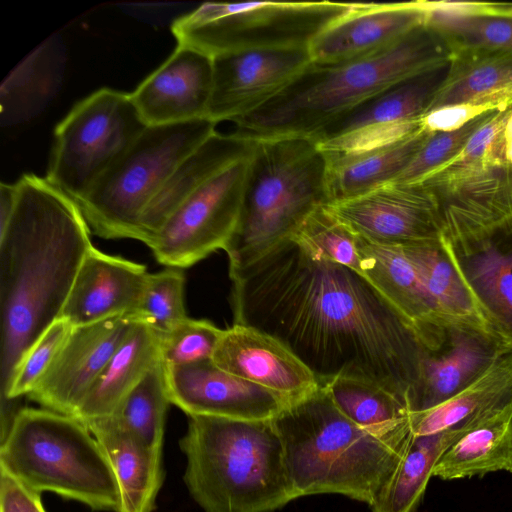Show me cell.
<instances>
[{
    "mask_svg": "<svg viewBox=\"0 0 512 512\" xmlns=\"http://www.w3.org/2000/svg\"><path fill=\"white\" fill-rule=\"evenodd\" d=\"M229 274L234 324L278 339L319 385L364 380L407 406L428 347L363 275L315 258L291 237Z\"/></svg>",
    "mask_w": 512,
    "mask_h": 512,
    "instance_id": "cell-1",
    "label": "cell"
},
{
    "mask_svg": "<svg viewBox=\"0 0 512 512\" xmlns=\"http://www.w3.org/2000/svg\"><path fill=\"white\" fill-rule=\"evenodd\" d=\"M0 228V403L31 346L61 316L93 247L77 203L46 177L22 175Z\"/></svg>",
    "mask_w": 512,
    "mask_h": 512,
    "instance_id": "cell-2",
    "label": "cell"
},
{
    "mask_svg": "<svg viewBox=\"0 0 512 512\" xmlns=\"http://www.w3.org/2000/svg\"><path fill=\"white\" fill-rule=\"evenodd\" d=\"M451 50L422 25L379 53L360 59L311 62L281 93L234 123V135L262 140L314 138L336 119L390 86L448 66Z\"/></svg>",
    "mask_w": 512,
    "mask_h": 512,
    "instance_id": "cell-3",
    "label": "cell"
},
{
    "mask_svg": "<svg viewBox=\"0 0 512 512\" xmlns=\"http://www.w3.org/2000/svg\"><path fill=\"white\" fill-rule=\"evenodd\" d=\"M296 498L340 494L369 505L410 436L381 438L356 425L322 386L272 419Z\"/></svg>",
    "mask_w": 512,
    "mask_h": 512,
    "instance_id": "cell-4",
    "label": "cell"
},
{
    "mask_svg": "<svg viewBox=\"0 0 512 512\" xmlns=\"http://www.w3.org/2000/svg\"><path fill=\"white\" fill-rule=\"evenodd\" d=\"M184 482L205 512H273L296 499L272 420L189 416Z\"/></svg>",
    "mask_w": 512,
    "mask_h": 512,
    "instance_id": "cell-5",
    "label": "cell"
},
{
    "mask_svg": "<svg viewBox=\"0 0 512 512\" xmlns=\"http://www.w3.org/2000/svg\"><path fill=\"white\" fill-rule=\"evenodd\" d=\"M430 191L440 208L444 248L490 329L512 349V167Z\"/></svg>",
    "mask_w": 512,
    "mask_h": 512,
    "instance_id": "cell-6",
    "label": "cell"
},
{
    "mask_svg": "<svg viewBox=\"0 0 512 512\" xmlns=\"http://www.w3.org/2000/svg\"><path fill=\"white\" fill-rule=\"evenodd\" d=\"M326 204L327 156L313 139L256 140L247 160L239 221L225 249L229 269L290 238L310 213Z\"/></svg>",
    "mask_w": 512,
    "mask_h": 512,
    "instance_id": "cell-7",
    "label": "cell"
},
{
    "mask_svg": "<svg viewBox=\"0 0 512 512\" xmlns=\"http://www.w3.org/2000/svg\"><path fill=\"white\" fill-rule=\"evenodd\" d=\"M0 470L37 493L120 512L115 474L97 439L75 417L22 407L0 441Z\"/></svg>",
    "mask_w": 512,
    "mask_h": 512,
    "instance_id": "cell-8",
    "label": "cell"
},
{
    "mask_svg": "<svg viewBox=\"0 0 512 512\" xmlns=\"http://www.w3.org/2000/svg\"><path fill=\"white\" fill-rule=\"evenodd\" d=\"M208 118L147 126L76 201L92 234L140 240V219L180 162L216 131Z\"/></svg>",
    "mask_w": 512,
    "mask_h": 512,
    "instance_id": "cell-9",
    "label": "cell"
},
{
    "mask_svg": "<svg viewBox=\"0 0 512 512\" xmlns=\"http://www.w3.org/2000/svg\"><path fill=\"white\" fill-rule=\"evenodd\" d=\"M356 3L206 2L176 18L171 31L177 45L211 58L257 49L309 48L328 26Z\"/></svg>",
    "mask_w": 512,
    "mask_h": 512,
    "instance_id": "cell-10",
    "label": "cell"
},
{
    "mask_svg": "<svg viewBox=\"0 0 512 512\" xmlns=\"http://www.w3.org/2000/svg\"><path fill=\"white\" fill-rule=\"evenodd\" d=\"M146 127L130 93L93 92L55 127L46 178L80 200Z\"/></svg>",
    "mask_w": 512,
    "mask_h": 512,
    "instance_id": "cell-11",
    "label": "cell"
},
{
    "mask_svg": "<svg viewBox=\"0 0 512 512\" xmlns=\"http://www.w3.org/2000/svg\"><path fill=\"white\" fill-rule=\"evenodd\" d=\"M248 158L215 175L173 211L148 245L157 262L183 269L226 249L239 221Z\"/></svg>",
    "mask_w": 512,
    "mask_h": 512,
    "instance_id": "cell-12",
    "label": "cell"
},
{
    "mask_svg": "<svg viewBox=\"0 0 512 512\" xmlns=\"http://www.w3.org/2000/svg\"><path fill=\"white\" fill-rule=\"evenodd\" d=\"M447 67L400 81L360 103L312 138L326 153H356L401 141L422 118Z\"/></svg>",
    "mask_w": 512,
    "mask_h": 512,
    "instance_id": "cell-13",
    "label": "cell"
},
{
    "mask_svg": "<svg viewBox=\"0 0 512 512\" xmlns=\"http://www.w3.org/2000/svg\"><path fill=\"white\" fill-rule=\"evenodd\" d=\"M207 118L233 122L281 93L311 62L309 48L257 49L212 58Z\"/></svg>",
    "mask_w": 512,
    "mask_h": 512,
    "instance_id": "cell-14",
    "label": "cell"
},
{
    "mask_svg": "<svg viewBox=\"0 0 512 512\" xmlns=\"http://www.w3.org/2000/svg\"><path fill=\"white\" fill-rule=\"evenodd\" d=\"M355 235L391 244L441 238L434 194L421 183H389L360 197L327 204Z\"/></svg>",
    "mask_w": 512,
    "mask_h": 512,
    "instance_id": "cell-15",
    "label": "cell"
},
{
    "mask_svg": "<svg viewBox=\"0 0 512 512\" xmlns=\"http://www.w3.org/2000/svg\"><path fill=\"white\" fill-rule=\"evenodd\" d=\"M136 321L134 315L123 314L73 327L65 344L27 397L45 409L73 417Z\"/></svg>",
    "mask_w": 512,
    "mask_h": 512,
    "instance_id": "cell-16",
    "label": "cell"
},
{
    "mask_svg": "<svg viewBox=\"0 0 512 512\" xmlns=\"http://www.w3.org/2000/svg\"><path fill=\"white\" fill-rule=\"evenodd\" d=\"M164 369L170 403L188 416L272 420L290 402L278 393L223 371L212 360Z\"/></svg>",
    "mask_w": 512,
    "mask_h": 512,
    "instance_id": "cell-17",
    "label": "cell"
},
{
    "mask_svg": "<svg viewBox=\"0 0 512 512\" xmlns=\"http://www.w3.org/2000/svg\"><path fill=\"white\" fill-rule=\"evenodd\" d=\"M512 349L495 334L462 323L450 326L445 341L427 348L418 378L407 396L410 413L434 408L469 386Z\"/></svg>",
    "mask_w": 512,
    "mask_h": 512,
    "instance_id": "cell-18",
    "label": "cell"
},
{
    "mask_svg": "<svg viewBox=\"0 0 512 512\" xmlns=\"http://www.w3.org/2000/svg\"><path fill=\"white\" fill-rule=\"evenodd\" d=\"M212 87V58L177 45L130 94L146 126H161L207 118Z\"/></svg>",
    "mask_w": 512,
    "mask_h": 512,
    "instance_id": "cell-19",
    "label": "cell"
},
{
    "mask_svg": "<svg viewBox=\"0 0 512 512\" xmlns=\"http://www.w3.org/2000/svg\"><path fill=\"white\" fill-rule=\"evenodd\" d=\"M423 1L356 3L310 44L314 63L348 62L379 53L425 24Z\"/></svg>",
    "mask_w": 512,
    "mask_h": 512,
    "instance_id": "cell-20",
    "label": "cell"
},
{
    "mask_svg": "<svg viewBox=\"0 0 512 512\" xmlns=\"http://www.w3.org/2000/svg\"><path fill=\"white\" fill-rule=\"evenodd\" d=\"M212 361L223 371L290 401L320 386L314 374L282 342L245 325L233 324L223 330Z\"/></svg>",
    "mask_w": 512,
    "mask_h": 512,
    "instance_id": "cell-21",
    "label": "cell"
},
{
    "mask_svg": "<svg viewBox=\"0 0 512 512\" xmlns=\"http://www.w3.org/2000/svg\"><path fill=\"white\" fill-rule=\"evenodd\" d=\"M150 273L145 265L92 247L61 312L73 327L123 314L134 315Z\"/></svg>",
    "mask_w": 512,
    "mask_h": 512,
    "instance_id": "cell-22",
    "label": "cell"
},
{
    "mask_svg": "<svg viewBox=\"0 0 512 512\" xmlns=\"http://www.w3.org/2000/svg\"><path fill=\"white\" fill-rule=\"evenodd\" d=\"M362 275L408 321L428 348L441 345L449 322L439 316L413 264L399 244L376 242L356 235Z\"/></svg>",
    "mask_w": 512,
    "mask_h": 512,
    "instance_id": "cell-23",
    "label": "cell"
},
{
    "mask_svg": "<svg viewBox=\"0 0 512 512\" xmlns=\"http://www.w3.org/2000/svg\"><path fill=\"white\" fill-rule=\"evenodd\" d=\"M254 140L215 131L187 155L151 200L140 219V240L147 246L167 218L193 192L236 162L247 159Z\"/></svg>",
    "mask_w": 512,
    "mask_h": 512,
    "instance_id": "cell-24",
    "label": "cell"
},
{
    "mask_svg": "<svg viewBox=\"0 0 512 512\" xmlns=\"http://www.w3.org/2000/svg\"><path fill=\"white\" fill-rule=\"evenodd\" d=\"M505 409L477 416L440 432L411 433L394 470L368 505L371 511L416 512L434 467L445 451L465 433Z\"/></svg>",
    "mask_w": 512,
    "mask_h": 512,
    "instance_id": "cell-25",
    "label": "cell"
},
{
    "mask_svg": "<svg viewBox=\"0 0 512 512\" xmlns=\"http://www.w3.org/2000/svg\"><path fill=\"white\" fill-rule=\"evenodd\" d=\"M475 105L512 106V51L463 49L452 53L446 75L427 111Z\"/></svg>",
    "mask_w": 512,
    "mask_h": 512,
    "instance_id": "cell-26",
    "label": "cell"
},
{
    "mask_svg": "<svg viewBox=\"0 0 512 512\" xmlns=\"http://www.w3.org/2000/svg\"><path fill=\"white\" fill-rule=\"evenodd\" d=\"M115 474L120 512H152L163 480L162 451L143 444L108 417L84 422Z\"/></svg>",
    "mask_w": 512,
    "mask_h": 512,
    "instance_id": "cell-27",
    "label": "cell"
},
{
    "mask_svg": "<svg viewBox=\"0 0 512 512\" xmlns=\"http://www.w3.org/2000/svg\"><path fill=\"white\" fill-rule=\"evenodd\" d=\"M159 363L160 333L136 321L94 381L73 417L84 423L110 415Z\"/></svg>",
    "mask_w": 512,
    "mask_h": 512,
    "instance_id": "cell-28",
    "label": "cell"
},
{
    "mask_svg": "<svg viewBox=\"0 0 512 512\" xmlns=\"http://www.w3.org/2000/svg\"><path fill=\"white\" fill-rule=\"evenodd\" d=\"M430 133L422 128L401 141L362 152H325L329 204L360 197L394 182Z\"/></svg>",
    "mask_w": 512,
    "mask_h": 512,
    "instance_id": "cell-29",
    "label": "cell"
},
{
    "mask_svg": "<svg viewBox=\"0 0 512 512\" xmlns=\"http://www.w3.org/2000/svg\"><path fill=\"white\" fill-rule=\"evenodd\" d=\"M399 245L418 272L441 318L495 334L486 322L470 288L444 248L441 238Z\"/></svg>",
    "mask_w": 512,
    "mask_h": 512,
    "instance_id": "cell-30",
    "label": "cell"
},
{
    "mask_svg": "<svg viewBox=\"0 0 512 512\" xmlns=\"http://www.w3.org/2000/svg\"><path fill=\"white\" fill-rule=\"evenodd\" d=\"M512 473V407L465 433L441 456L433 477L443 481Z\"/></svg>",
    "mask_w": 512,
    "mask_h": 512,
    "instance_id": "cell-31",
    "label": "cell"
},
{
    "mask_svg": "<svg viewBox=\"0 0 512 512\" xmlns=\"http://www.w3.org/2000/svg\"><path fill=\"white\" fill-rule=\"evenodd\" d=\"M512 405V352L501 357L480 377L444 403L410 413L414 435L440 432L463 421Z\"/></svg>",
    "mask_w": 512,
    "mask_h": 512,
    "instance_id": "cell-32",
    "label": "cell"
},
{
    "mask_svg": "<svg viewBox=\"0 0 512 512\" xmlns=\"http://www.w3.org/2000/svg\"><path fill=\"white\" fill-rule=\"evenodd\" d=\"M320 386L336 407L364 430L381 438L411 433L406 404L385 388L353 378H335Z\"/></svg>",
    "mask_w": 512,
    "mask_h": 512,
    "instance_id": "cell-33",
    "label": "cell"
},
{
    "mask_svg": "<svg viewBox=\"0 0 512 512\" xmlns=\"http://www.w3.org/2000/svg\"><path fill=\"white\" fill-rule=\"evenodd\" d=\"M169 404L165 369L161 362L105 417L149 448L162 451Z\"/></svg>",
    "mask_w": 512,
    "mask_h": 512,
    "instance_id": "cell-34",
    "label": "cell"
},
{
    "mask_svg": "<svg viewBox=\"0 0 512 512\" xmlns=\"http://www.w3.org/2000/svg\"><path fill=\"white\" fill-rule=\"evenodd\" d=\"M425 25L436 31L451 53L463 49L512 51V17L488 13L452 12L423 1Z\"/></svg>",
    "mask_w": 512,
    "mask_h": 512,
    "instance_id": "cell-35",
    "label": "cell"
},
{
    "mask_svg": "<svg viewBox=\"0 0 512 512\" xmlns=\"http://www.w3.org/2000/svg\"><path fill=\"white\" fill-rule=\"evenodd\" d=\"M326 205L310 213L291 238L315 258L346 266L362 275L356 235Z\"/></svg>",
    "mask_w": 512,
    "mask_h": 512,
    "instance_id": "cell-36",
    "label": "cell"
},
{
    "mask_svg": "<svg viewBox=\"0 0 512 512\" xmlns=\"http://www.w3.org/2000/svg\"><path fill=\"white\" fill-rule=\"evenodd\" d=\"M185 277L182 269L168 267L149 275L141 302L134 314L137 321L164 333L184 320Z\"/></svg>",
    "mask_w": 512,
    "mask_h": 512,
    "instance_id": "cell-37",
    "label": "cell"
},
{
    "mask_svg": "<svg viewBox=\"0 0 512 512\" xmlns=\"http://www.w3.org/2000/svg\"><path fill=\"white\" fill-rule=\"evenodd\" d=\"M223 330L212 322L186 317L160 333V357L165 367L212 360Z\"/></svg>",
    "mask_w": 512,
    "mask_h": 512,
    "instance_id": "cell-38",
    "label": "cell"
},
{
    "mask_svg": "<svg viewBox=\"0 0 512 512\" xmlns=\"http://www.w3.org/2000/svg\"><path fill=\"white\" fill-rule=\"evenodd\" d=\"M495 111L486 112L456 130L431 132L416 156L394 182L419 183L453 161L460 155L474 133L490 119Z\"/></svg>",
    "mask_w": 512,
    "mask_h": 512,
    "instance_id": "cell-39",
    "label": "cell"
},
{
    "mask_svg": "<svg viewBox=\"0 0 512 512\" xmlns=\"http://www.w3.org/2000/svg\"><path fill=\"white\" fill-rule=\"evenodd\" d=\"M490 111L495 110L475 105L442 107L426 113L422 118V127L429 132L452 131Z\"/></svg>",
    "mask_w": 512,
    "mask_h": 512,
    "instance_id": "cell-40",
    "label": "cell"
},
{
    "mask_svg": "<svg viewBox=\"0 0 512 512\" xmlns=\"http://www.w3.org/2000/svg\"><path fill=\"white\" fill-rule=\"evenodd\" d=\"M0 512H46L41 494L1 471Z\"/></svg>",
    "mask_w": 512,
    "mask_h": 512,
    "instance_id": "cell-41",
    "label": "cell"
},
{
    "mask_svg": "<svg viewBox=\"0 0 512 512\" xmlns=\"http://www.w3.org/2000/svg\"><path fill=\"white\" fill-rule=\"evenodd\" d=\"M505 155L507 162L512 165V112L504 129Z\"/></svg>",
    "mask_w": 512,
    "mask_h": 512,
    "instance_id": "cell-42",
    "label": "cell"
},
{
    "mask_svg": "<svg viewBox=\"0 0 512 512\" xmlns=\"http://www.w3.org/2000/svg\"><path fill=\"white\" fill-rule=\"evenodd\" d=\"M512 17V3H500L498 14Z\"/></svg>",
    "mask_w": 512,
    "mask_h": 512,
    "instance_id": "cell-43",
    "label": "cell"
}]
</instances>
